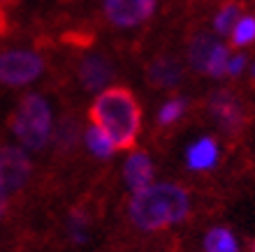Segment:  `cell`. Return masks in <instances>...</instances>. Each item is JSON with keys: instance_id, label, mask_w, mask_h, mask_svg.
<instances>
[{"instance_id": "obj_1", "label": "cell", "mask_w": 255, "mask_h": 252, "mask_svg": "<svg viewBox=\"0 0 255 252\" xmlns=\"http://www.w3.org/2000/svg\"><path fill=\"white\" fill-rule=\"evenodd\" d=\"M88 120L107 134L116 151H132L141 132V104L128 86H107L88 109Z\"/></svg>"}, {"instance_id": "obj_2", "label": "cell", "mask_w": 255, "mask_h": 252, "mask_svg": "<svg viewBox=\"0 0 255 252\" xmlns=\"http://www.w3.org/2000/svg\"><path fill=\"white\" fill-rule=\"evenodd\" d=\"M190 213V194L176 183H153L130 197L128 218L139 232H165L179 225Z\"/></svg>"}, {"instance_id": "obj_3", "label": "cell", "mask_w": 255, "mask_h": 252, "mask_svg": "<svg viewBox=\"0 0 255 252\" xmlns=\"http://www.w3.org/2000/svg\"><path fill=\"white\" fill-rule=\"evenodd\" d=\"M9 130L28 151H44L54 134V116L49 102L37 93H28L9 113Z\"/></svg>"}, {"instance_id": "obj_4", "label": "cell", "mask_w": 255, "mask_h": 252, "mask_svg": "<svg viewBox=\"0 0 255 252\" xmlns=\"http://www.w3.org/2000/svg\"><path fill=\"white\" fill-rule=\"evenodd\" d=\"M44 72V60L40 53L12 49L0 53V84L5 86H26L40 79Z\"/></svg>"}, {"instance_id": "obj_5", "label": "cell", "mask_w": 255, "mask_h": 252, "mask_svg": "<svg viewBox=\"0 0 255 252\" xmlns=\"http://www.w3.org/2000/svg\"><path fill=\"white\" fill-rule=\"evenodd\" d=\"M209 113L214 116V120L221 125L223 132L228 134H239L249 123V113H246V106L244 102L237 97L232 90H216L211 93L207 102Z\"/></svg>"}, {"instance_id": "obj_6", "label": "cell", "mask_w": 255, "mask_h": 252, "mask_svg": "<svg viewBox=\"0 0 255 252\" xmlns=\"http://www.w3.org/2000/svg\"><path fill=\"white\" fill-rule=\"evenodd\" d=\"M30 176H33V162L28 153L23 148L5 144L0 155V187L7 194L21 192L30 183Z\"/></svg>"}, {"instance_id": "obj_7", "label": "cell", "mask_w": 255, "mask_h": 252, "mask_svg": "<svg viewBox=\"0 0 255 252\" xmlns=\"http://www.w3.org/2000/svg\"><path fill=\"white\" fill-rule=\"evenodd\" d=\"M158 0H105V19L116 28H137L155 12Z\"/></svg>"}, {"instance_id": "obj_8", "label": "cell", "mask_w": 255, "mask_h": 252, "mask_svg": "<svg viewBox=\"0 0 255 252\" xmlns=\"http://www.w3.org/2000/svg\"><path fill=\"white\" fill-rule=\"evenodd\" d=\"M77 77L88 93H100L107 88V84L114 77V67L102 53H86L79 63Z\"/></svg>"}, {"instance_id": "obj_9", "label": "cell", "mask_w": 255, "mask_h": 252, "mask_svg": "<svg viewBox=\"0 0 255 252\" xmlns=\"http://www.w3.org/2000/svg\"><path fill=\"white\" fill-rule=\"evenodd\" d=\"M146 81L153 88H160V90L176 88L183 81V65L172 53H160V56H155V58L148 63Z\"/></svg>"}, {"instance_id": "obj_10", "label": "cell", "mask_w": 255, "mask_h": 252, "mask_svg": "<svg viewBox=\"0 0 255 252\" xmlns=\"http://www.w3.org/2000/svg\"><path fill=\"white\" fill-rule=\"evenodd\" d=\"M123 176H126V183L132 194L151 187L153 185V165H151V158L144 151H134L126 160V165H123Z\"/></svg>"}, {"instance_id": "obj_11", "label": "cell", "mask_w": 255, "mask_h": 252, "mask_svg": "<svg viewBox=\"0 0 255 252\" xmlns=\"http://www.w3.org/2000/svg\"><path fill=\"white\" fill-rule=\"evenodd\" d=\"M186 162L193 171H204L218 162V144L214 137H204V139L195 141L186 153Z\"/></svg>"}, {"instance_id": "obj_12", "label": "cell", "mask_w": 255, "mask_h": 252, "mask_svg": "<svg viewBox=\"0 0 255 252\" xmlns=\"http://www.w3.org/2000/svg\"><path fill=\"white\" fill-rule=\"evenodd\" d=\"M218 44H221V42L209 33L193 35V40H190V44H188V63L195 72H204V67H207L209 58H211V53H214V49L218 47Z\"/></svg>"}, {"instance_id": "obj_13", "label": "cell", "mask_w": 255, "mask_h": 252, "mask_svg": "<svg viewBox=\"0 0 255 252\" xmlns=\"http://www.w3.org/2000/svg\"><path fill=\"white\" fill-rule=\"evenodd\" d=\"M54 146L61 155H67L77 148V141H79V120L74 116H63L58 123L54 125Z\"/></svg>"}, {"instance_id": "obj_14", "label": "cell", "mask_w": 255, "mask_h": 252, "mask_svg": "<svg viewBox=\"0 0 255 252\" xmlns=\"http://www.w3.org/2000/svg\"><path fill=\"white\" fill-rule=\"evenodd\" d=\"M242 12H244V5L239 0H225L221 7H218V12L214 16V30L216 35H230L232 33V28L237 26V21L242 19Z\"/></svg>"}, {"instance_id": "obj_15", "label": "cell", "mask_w": 255, "mask_h": 252, "mask_svg": "<svg viewBox=\"0 0 255 252\" xmlns=\"http://www.w3.org/2000/svg\"><path fill=\"white\" fill-rule=\"evenodd\" d=\"M86 146L95 158H100V160L112 158L114 151H116L114 144H112V139L102 132L100 127H95V125H88V130H86Z\"/></svg>"}, {"instance_id": "obj_16", "label": "cell", "mask_w": 255, "mask_h": 252, "mask_svg": "<svg viewBox=\"0 0 255 252\" xmlns=\"http://www.w3.org/2000/svg\"><path fill=\"white\" fill-rule=\"evenodd\" d=\"M204 248L207 252H239V246H237L235 236L230 229L225 227H216L211 232L207 234V239H204Z\"/></svg>"}, {"instance_id": "obj_17", "label": "cell", "mask_w": 255, "mask_h": 252, "mask_svg": "<svg viewBox=\"0 0 255 252\" xmlns=\"http://www.w3.org/2000/svg\"><path fill=\"white\" fill-rule=\"evenodd\" d=\"M230 40H232V47L242 49V47H249L255 42V16H242L237 21V26L232 28L230 33Z\"/></svg>"}, {"instance_id": "obj_18", "label": "cell", "mask_w": 255, "mask_h": 252, "mask_svg": "<svg viewBox=\"0 0 255 252\" xmlns=\"http://www.w3.org/2000/svg\"><path fill=\"white\" fill-rule=\"evenodd\" d=\"M186 109H188V102L181 100V97H172V100H167L160 106V111H158V125L160 127L174 125L176 120L186 113Z\"/></svg>"}, {"instance_id": "obj_19", "label": "cell", "mask_w": 255, "mask_h": 252, "mask_svg": "<svg viewBox=\"0 0 255 252\" xmlns=\"http://www.w3.org/2000/svg\"><path fill=\"white\" fill-rule=\"evenodd\" d=\"M228 60H230L228 47H225V44H218V47L214 49V53H211V58H209L207 67H204V74L214 77V79H218V77H225V70H228Z\"/></svg>"}, {"instance_id": "obj_20", "label": "cell", "mask_w": 255, "mask_h": 252, "mask_svg": "<svg viewBox=\"0 0 255 252\" xmlns=\"http://www.w3.org/2000/svg\"><path fill=\"white\" fill-rule=\"evenodd\" d=\"M246 63H249V56H244V53H239V56H230L228 60V70H225V74L228 77H242L244 70H246Z\"/></svg>"}, {"instance_id": "obj_21", "label": "cell", "mask_w": 255, "mask_h": 252, "mask_svg": "<svg viewBox=\"0 0 255 252\" xmlns=\"http://www.w3.org/2000/svg\"><path fill=\"white\" fill-rule=\"evenodd\" d=\"M7 213H9V194L0 187V222L7 218Z\"/></svg>"}, {"instance_id": "obj_22", "label": "cell", "mask_w": 255, "mask_h": 252, "mask_svg": "<svg viewBox=\"0 0 255 252\" xmlns=\"http://www.w3.org/2000/svg\"><path fill=\"white\" fill-rule=\"evenodd\" d=\"M251 79H253V84H255V63L251 65Z\"/></svg>"}, {"instance_id": "obj_23", "label": "cell", "mask_w": 255, "mask_h": 252, "mask_svg": "<svg viewBox=\"0 0 255 252\" xmlns=\"http://www.w3.org/2000/svg\"><path fill=\"white\" fill-rule=\"evenodd\" d=\"M2 148H5V141L0 139V155H2Z\"/></svg>"}]
</instances>
